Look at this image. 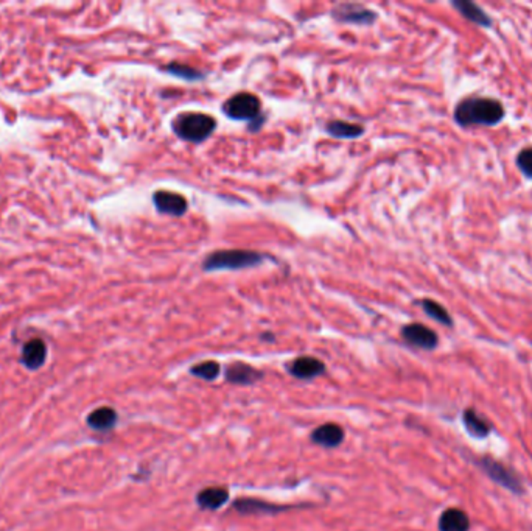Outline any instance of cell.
<instances>
[{
	"mask_svg": "<svg viewBox=\"0 0 532 531\" xmlns=\"http://www.w3.org/2000/svg\"><path fill=\"white\" fill-rule=\"evenodd\" d=\"M506 117V109L492 97H466L455 106L453 119L460 126H495Z\"/></svg>",
	"mask_w": 532,
	"mask_h": 531,
	"instance_id": "obj_1",
	"label": "cell"
},
{
	"mask_svg": "<svg viewBox=\"0 0 532 531\" xmlns=\"http://www.w3.org/2000/svg\"><path fill=\"white\" fill-rule=\"evenodd\" d=\"M265 255L248 249H223L207 255L203 262V270L219 271V270H243L262 265Z\"/></svg>",
	"mask_w": 532,
	"mask_h": 531,
	"instance_id": "obj_2",
	"label": "cell"
},
{
	"mask_svg": "<svg viewBox=\"0 0 532 531\" xmlns=\"http://www.w3.org/2000/svg\"><path fill=\"white\" fill-rule=\"evenodd\" d=\"M217 122L203 113H184L173 122V131L188 142H203L215 131Z\"/></svg>",
	"mask_w": 532,
	"mask_h": 531,
	"instance_id": "obj_3",
	"label": "cell"
},
{
	"mask_svg": "<svg viewBox=\"0 0 532 531\" xmlns=\"http://www.w3.org/2000/svg\"><path fill=\"white\" fill-rule=\"evenodd\" d=\"M476 465L489 479L501 487L513 494H523L522 480L518 479V475L512 469H507L504 465H501L500 461L491 458V456H481L480 460H476Z\"/></svg>",
	"mask_w": 532,
	"mask_h": 531,
	"instance_id": "obj_4",
	"label": "cell"
},
{
	"mask_svg": "<svg viewBox=\"0 0 532 531\" xmlns=\"http://www.w3.org/2000/svg\"><path fill=\"white\" fill-rule=\"evenodd\" d=\"M223 111L230 119L254 122V119L260 117L262 103L257 95L242 93L230 97V99L224 103Z\"/></svg>",
	"mask_w": 532,
	"mask_h": 531,
	"instance_id": "obj_5",
	"label": "cell"
},
{
	"mask_svg": "<svg viewBox=\"0 0 532 531\" xmlns=\"http://www.w3.org/2000/svg\"><path fill=\"white\" fill-rule=\"evenodd\" d=\"M402 337L408 345L425 351H433L434 347H437L439 343L437 334L431 331L430 327L420 325V322H413V325L403 327Z\"/></svg>",
	"mask_w": 532,
	"mask_h": 531,
	"instance_id": "obj_6",
	"label": "cell"
},
{
	"mask_svg": "<svg viewBox=\"0 0 532 531\" xmlns=\"http://www.w3.org/2000/svg\"><path fill=\"white\" fill-rule=\"evenodd\" d=\"M332 16L339 22L348 23H362V26H369L377 21V13L363 5L357 3H341L336 5L332 10Z\"/></svg>",
	"mask_w": 532,
	"mask_h": 531,
	"instance_id": "obj_7",
	"label": "cell"
},
{
	"mask_svg": "<svg viewBox=\"0 0 532 531\" xmlns=\"http://www.w3.org/2000/svg\"><path fill=\"white\" fill-rule=\"evenodd\" d=\"M152 203H155L156 209L162 213H168V215L181 217L187 212V200L179 193L167 192V191H159L152 195Z\"/></svg>",
	"mask_w": 532,
	"mask_h": 531,
	"instance_id": "obj_8",
	"label": "cell"
},
{
	"mask_svg": "<svg viewBox=\"0 0 532 531\" xmlns=\"http://www.w3.org/2000/svg\"><path fill=\"white\" fill-rule=\"evenodd\" d=\"M288 371L293 377L301 378V380H308V378H315L324 374L326 372V365L319 358L304 356L293 360L288 366Z\"/></svg>",
	"mask_w": 532,
	"mask_h": 531,
	"instance_id": "obj_9",
	"label": "cell"
},
{
	"mask_svg": "<svg viewBox=\"0 0 532 531\" xmlns=\"http://www.w3.org/2000/svg\"><path fill=\"white\" fill-rule=\"evenodd\" d=\"M47 360V346L41 338H33L27 341L22 347L21 363L30 371L39 369Z\"/></svg>",
	"mask_w": 532,
	"mask_h": 531,
	"instance_id": "obj_10",
	"label": "cell"
},
{
	"mask_svg": "<svg viewBox=\"0 0 532 531\" xmlns=\"http://www.w3.org/2000/svg\"><path fill=\"white\" fill-rule=\"evenodd\" d=\"M451 5L462 17H466L467 21L476 23V26L486 28L492 26V17L478 3L472 2V0H453Z\"/></svg>",
	"mask_w": 532,
	"mask_h": 531,
	"instance_id": "obj_11",
	"label": "cell"
},
{
	"mask_svg": "<svg viewBox=\"0 0 532 531\" xmlns=\"http://www.w3.org/2000/svg\"><path fill=\"white\" fill-rule=\"evenodd\" d=\"M263 377V372L246 363H234L226 371V380L234 385H253Z\"/></svg>",
	"mask_w": 532,
	"mask_h": 531,
	"instance_id": "obj_12",
	"label": "cell"
},
{
	"mask_svg": "<svg viewBox=\"0 0 532 531\" xmlns=\"http://www.w3.org/2000/svg\"><path fill=\"white\" fill-rule=\"evenodd\" d=\"M311 441L322 447H338L344 441V430L338 424H324L311 433Z\"/></svg>",
	"mask_w": 532,
	"mask_h": 531,
	"instance_id": "obj_13",
	"label": "cell"
},
{
	"mask_svg": "<svg viewBox=\"0 0 532 531\" xmlns=\"http://www.w3.org/2000/svg\"><path fill=\"white\" fill-rule=\"evenodd\" d=\"M293 506L273 505L257 499H240L234 503V510H237L240 514H274V512L288 511Z\"/></svg>",
	"mask_w": 532,
	"mask_h": 531,
	"instance_id": "obj_14",
	"label": "cell"
},
{
	"mask_svg": "<svg viewBox=\"0 0 532 531\" xmlns=\"http://www.w3.org/2000/svg\"><path fill=\"white\" fill-rule=\"evenodd\" d=\"M462 424L466 427L469 435L475 439L487 438L489 433L492 430L491 423H489L486 418H482L473 408H467V410L462 413Z\"/></svg>",
	"mask_w": 532,
	"mask_h": 531,
	"instance_id": "obj_15",
	"label": "cell"
},
{
	"mask_svg": "<svg viewBox=\"0 0 532 531\" xmlns=\"http://www.w3.org/2000/svg\"><path fill=\"white\" fill-rule=\"evenodd\" d=\"M439 531H470V519L462 510L449 508L439 517Z\"/></svg>",
	"mask_w": 532,
	"mask_h": 531,
	"instance_id": "obj_16",
	"label": "cell"
},
{
	"mask_svg": "<svg viewBox=\"0 0 532 531\" xmlns=\"http://www.w3.org/2000/svg\"><path fill=\"white\" fill-rule=\"evenodd\" d=\"M228 500L229 492L224 487H206V490L199 491L197 496V503L199 505V508L209 511L221 508Z\"/></svg>",
	"mask_w": 532,
	"mask_h": 531,
	"instance_id": "obj_17",
	"label": "cell"
},
{
	"mask_svg": "<svg viewBox=\"0 0 532 531\" xmlns=\"http://www.w3.org/2000/svg\"><path fill=\"white\" fill-rule=\"evenodd\" d=\"M117 424V413L111 407H100L90 412L88 416V425L97 432H108Z\"/></svg>",
	"mask_w": 532,
	"mask_h": 531,
	"instance_id": "obj_18",
	"label": "cell"
},
{
	"mask_svg": "<svg viewBox=\"0 0 532 531\" xmlns=\"http://www.w3.org/2000/svg\"><path fill=\"white\" fill-rule=\"evenodd\" d=\"M327 133L336 139H357L364 133V128L351 122L335 120L327 125Z\"/></svg>",
	"mask_w": 532,
	"mask_h": 531,
	"instance_id": "obj_19",
	"label": "cell"
},
{
	"mask_svg": "<svg viewBox=\"0 0 532 531\" xmlns=\"http://www.w3.org/2000/svg\"><path fill=\"white\" fill-rule=\"evenodd\" d=\"M420 306L424 309V312L434 321L440 322L442 326H449V327L453 326V318H451L449 310L444 306H440L439 302L433 301V299H424V301L420 302Z\"/></svg>",
	"mask_w": 532,
	"mask_h": 531,
	"instance_id": "obj_20",
	"label": "cell"
},
{
	"mask_svg": "<svg viewBox=\"0 0 532 531\" xmlns=\"http://www.w3.org/2000/svg\"><path fill=\"white\" fill-rule=\"evenodd\" d=\"M219 366L217 362H213V360H207V362H201L198 365H195L190 368V372L195 376V377H199L203 378V380H215V378L218 377L219 374Z\"/></svg>",
	"mask_w": 532,
	"mask_h": 531,
	"instance_id": "obj_21",
	"label": "cell"
},
{
	"mask_svg": "<svg viewBox=\"0 0 532 531\" xmlns=\"http://www.w3.org/2000/svg\"><path fill=\"white\" fill-rule=\"evenodd\" d=\"M167 72H170L171 75H175V77L184 78V80H187V81H197L204 77V73L201 70L195 69V67H192V66L182 64V63H173V64L167 66Z\"/></svg>",
	"mask_w": 532,
	"mask_h": 531,
	"instance_id": "obj_22",
	"label": "cell"
},
{
	"mask_svg": "<svg viewBox=\"0 0 532 531\" xmlns=\"http://www.w3.org/2000/svg\"><path fill=\"white\" fill-rule=\"evenodd\" d=\"M515 162L520 172L528 180H532V146H526V148L520 150Z\"/></svg>",
	"mask_w": 532,
	"mask_h": 531,
	"instance_id": "obj_23",
	"label": "cell"
}]
</instances>
